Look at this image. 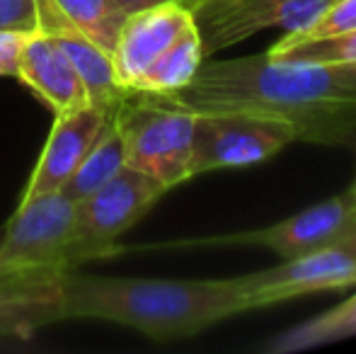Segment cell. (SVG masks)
Returning <instances> with one entry per match:
<instances>
[{"label": "cell", "instance_id": "6da1fadb", "mask_svg": "<svg viewBox=\"0 0 356 354\" xmlns=\"http://www.w3.org/2000/svg\"><path fill=\"white\" fill-rule=\"evenodd\" d=\"M175 102L204 112H257L289 124L296 141L337 146L356 138V63L284 61L264 54L209 61Z\"/></svg>", "mask_w": 356, "mask_h": 354}, {"label": "cell", "instance_id": "7a4b0ae2", "mask_svg": "<svg viewBox=\"0 0 356 354\" xmlns=\"http://www.w3.org/2000/svg\"><path fill=\"white\" fill-rule=\"evenodd\" d=\"M63 318L127 325L158 342L184 340L245 313L230 279L92 277L63 272Z\"/></svg>", "mask_w": 356, "mask_h": 354}, {"label": "cell", "instance_id": "3957f363", "mask_svg": "<svg viewBox=\"0 0 356 354\" xmlns=\"http://www.w3.org/2000/svg\"><path fill=\"white\" fill-rule=\"evenodd\" d=\"M124 141L127 166L158 179L165 189L192 179V131L197 112L175 102L170 95L129 90L112 112Z\"/></svg>", "mask_w": 356, "mask_h": 354}, {"label": "cell", "instance_id": "277c9868", "mask_svg": "<svg viewBox=\"0 0 356 354\" xmlns=\"http://www.w3.org/2000/svg\"><path fill=\"white\" fill-rule=\"evenodd\" d=\"M168 189L145 172L124 166L107 184L75 204V221L66 252L71 272L85 260L114 255L117 238L124 236L163 199Z\"/></svg>", "mask_w": 356, "mask_h": 354}, {"label": "cell", "instance_id": "5b68a950", "mask_svg": "<svg viewBox=\"0 0 356 354\" xmlns=\"http://www.w3.org/2000/svg\"><path fill=\"white\" fill-rule=\"evenodd\" d=\"M296 141L286 122L257 112H204L197 114L192 131L189 175L245 168L269 161Z\"/></svg>", "mask_w": 356, "mask_h": 354}, {"label": "cell", "instance_id": "8992f818", "mask_svg": "<svg viewBox=\"0 0 356 354\" xmlns=\"http://www.w3.org/2000/svg\"><path fill=\"white\" fill-rule=\"evenodd\" d=\"M75 221V202L61 189L19 199L0 231V272L51 267L68 272L66 252Z\"/></svg>", "mask_w": 356, "mask_h": 354}, {"label": "cell", "instance_id": "52a82bcc", "mask_svg": "<svg viewBox=\"0 0 356 354\" xmlns=\"http://www.w3.org/2000/svg\"><path fill=\"white\" fill-rule=\"evenodd\" d=\"M202 37L204 56L230 49L264 29L298 32L332 0H182Z\"/></svg>", "mask_w": 356, "mask_h": 354}, {"label": "cell", "instance_id": "ba28073f", "mask_svg": "<svg viewBox=\"0 0 356 354\" xmlns=\"http://www.w3.org/2000/svg\"><path fill=\"white\" fill-rule=\"evenodd\" d=\"M356 228V177L344 192L308 207L267 228L209 238L204 246H257L282 260L339 246Z\"/></svg>", "mask_w": 356, "mask_h": 354}, {"label": "cell", "instance_id": "9c48e42d", "mask_svg": "<svg viewBox=\"0 0 356 354\" xmlns=\"http://www.w3.org/2000/svg\"><path fill=\"white\" fill-rule=\"evenodd\" d=\"M245 313L269 308L291 298L356 287V255L342 246H330L308 255L282 260L277 267L235 277Z\"/></svg>", "mask_w": 356, "mask_h": 354}, {"label": "cell", "instance_id": "30bf717a", "mask_svg": "<svg viewBox=\"0 0 356 354\" xmlns=\"http://www.w3.org/2000/svg\"><path fill=\"white\" fill-rule=\"evenodd\" d=\"M192 22V13L182 0H168L129 13L109 54L119 86L131 90L150 63Z\"/></svg>", "mask_w": 356, "mask_h": 354}, {"label": "cell", "instance_id": "8fae6325", "mask_svg": "<svg viewBox=\"0 0 356 354\" xmlns=\"http://www.w3.org/2000/svg\"><path fill=\"white\" fill-rule=\"evenodd\" d=\"M112 112L114 109H104L88 102L73 112L58 114L19 199L61 189L75 168L80 166V161L95 146L99 134L104 131L107 122L112 119Z\"/></svg>", "mask_w": 356, "mask_h": 354}, {"label": "cell", "instance_id": "7c38bea8", "mask_svg": "<svg viewBox=\"0 0 356 354\" xmlns=\"http://www.w3.org/2000/svg\"><path fill=\"white\" fill-rule=\"evenodd\" d=\"M61 279V269L51 267L0 272V337H29L66 321Z\"/></svg>", "mask_w": 356, "mask_h": 354}, {"label": "cell", "instance_id": "4fadbf2b", "mask_svg": "<svg viewBox=\"0 0 356 354\" xmlns=\"http://www.w3.org/2000/svg\"><path fill=\"white\" fill-rule=\"evenodd\" d=\"M15 78L24 88L32 90L51 109L54 117L88 104V92H85L73 63L68 61L66 51L54 39V34L44 32V29L22 37Z\"/></svg>", "mask_w": 356, "mask_h": 354}, {"label": "cell", "instance_id": "5bb4252c", "mask_svg": "<svg viewBox=\"0 0 356 354\" xmlns=\"http://www.w3.org/2000/svg\"><path fill=\"white\" fill-rule=\"evenodd\" d=\"M39 29L68 27L112 54L127 10L117 0H37Z\"/></svg>", "mask_w": 356, "mask_h": 354}, {"label": "cell", "instance_id": "9a60e30c", "mask_svg": "<svg viewBox=\"0 0 356 354\" xmlns=\"http://www.w3.org/2000/svg\"><path fill=\"white\" fill-rule=\"evenodd\" d=\"M49 34H54V39L66 51L68 61L73 63L75 73H78L80 83H83L85 92H88V102L104 109L117 107L129 90H124L117 83L112 56L104 49H99L97 44L90 42L88 37L75 32V29L56 27L49 29Z\"/></svg>", "mask_w": 356, "mask_h": 354}, {"label": "cell", "instance_id": "2e32d148", "mask_svg": "<svg viewBox=\"0 0 356 354\" xmlns=\"http://www.w3.org/2000/svg\"><path fill=\"white\" fill-rule=\"evenodd\" d=\"M204 47L197 24H189L179 32V37L155 58L148 71L134 83V92L148 95H175L192 83L199 66L204 63Z\"/></svg>", "mask_w": 356, "mask_h": 354}, {"label": "cell", "instance_id": "e0dca14e", "mask_svg": "<svg viewBox=\"0 0 356 354\" xmlns=\"http://www.w3.org/2000/svg\"><path fill=\"white\" fill-rule=\"evenodd\" d=\"M354 335H356V293L344 298L339 306L279 332L262 350L269 354H291V352L310 350V347L330 345V342H337Z\"/></svg>", "mask_w": 356, "mask_h": 354}, {"label": "cell", "instance_id": "ac0fdd59", "mask_svg": "<svg viewBox=\"0 0 356 354\" xmlns=\"http://www.w3.org/2000/svg\"><path fill=\"white\" fill-rule=\"evenodd\" d=\"M124 166H127L124 141L119 136L117 127H114V119H109L104 131L99 134V138L88 151V156L80 161V166L73 170V175L66 179L61 192L78 204L92 192H97L102 184H107Z\"/></svg>", "mask_w": 356, "mask_h": 354}, {"label": "cell", "instance_id": "d6986e66", "mask_svg": "<svg viewBox=\"0 0 356 354\" xmlns=\"http://www.w3.org/2000/svg\"><path fill=\"white\" fill-rule=\"evenodd\" d=\"M272 58L310 63H356V29L334 37L310 39V42H282L279 39L267 51Z\"/></svg>", "mask_w": 356, "mask_h": 354}, {"label": "cell", "instance_id": "ffe728a7", "mask_svg": "<svg viewBox=\"0 0 356 354\" xmlns=\"http://www.w3.org/2000/svg\"><path fill=\"white\" fill-rule=\"evenodd\" d=\"M349 29H356V0H332L308 27L286 32L282 42H310V39L334 37Z\"/></svg>", "mask_w": 356, "mask_h": 354}, {"label": "cell", "instance_id": "44dd1931", "mask_svg": "<svg viewBox=\"0 0 356 354\" xmlns=\"http://www.w3.org/2000/svg\"><path fill=\"white\" fill-rule=\"evenodd\" d=\"M39 29L37 0H0V32L29 34Z\"/></svg>", "mask_w": 356, "mask_h": 354}, {"label": "cell", "instance_id": "7402d4cb", "mask_svg": "<svg viewBox=\"0 0 356 354\" xmlns=\"http://www.w3.org/2000/svg\"><path fill=\"white\" fill-rule=\"evenodd\" d=\"M24 34L15 32H0V76L15 78L17 73V58H19V47H22Z\"/></svg>", "mask_w": 356, "mask_h": 354}, {"label": "cell", "instance_id": "603a6c76", "mask_svg": "<svg viewBox=\"0 0 356 354\" xmlns=\"http://www.w3.org/2000/svg\"><path fill=\"white\" fill-rule=\"evenodd\" d=\"M127 13H136L141 8H150V5H158V3H168V0H117Z\"/></svg>", "mask_w": 356, "mask_h": 354}, {"label": "cell", "instance_id": "cb8c5ba5", "mask_svg": "<svg viewBox=\"0 0 356 354\" xmlns=\"http://www.w3.org/2000/svg\"><path fill=\"white\" fill-rule=\"evenodd\" d=\"M339 246H342V248H347V250H352L354 255H356V228H354L352 233H349L347 238H344L342 243H339Z\"/></svg>", "mask_w": 356, "mask_h": 354}]
</instances>
